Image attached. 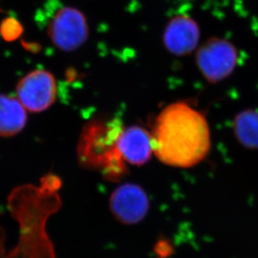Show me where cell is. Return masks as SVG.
I'll return each instance as SVG.
<instances>
[{"label":"cell","instance_id":"obj_1","mask_svg":"<svg viewBox=\"0 0 258 258\" xmlns=\"http://www.w3.org/2000/svg\"><path fill=\"white\" fill-rule=\"evenodd\" d=\"M151 138L157 158L176 168L200 164L211 149V131L206 117L184 102L171 103L159 112Z\"/></svg>","mask_w":258,"mask_h":258},{"label":"cell","instance_id":"obj_2","mask_svg":"<svg viewBox=\"0 0 258 258\" xmlns=\"http://www.w3.org/2000/svg\"><path fill=\"white\" fill-rule=\"evenodd\" d=\"M123 129L118 118L87 122L77 145V156L82 166L99 170L111 181L123 178L127 173V166L117 149V141Z\"/></svg>","mask_w":258,"mask_h":258},{"label":"cell","instance_id":"obj_3","mask_svg":"<svg viewBox=\"0 0 258 258\" xmlns=\"http://www.w3.org/2000/svg\"><path fill=\"white\" fill-rule=\"evenodd\" d=\"M238 60L236 47L228 40L211 38L199 48L196 64L211 83H217L232 74Z\"/></svg>","mask_w":258,"mask_h":258},{"label":"cell","instance_id":"obj_4","mask_svg":"<svg viewBox=\"0 0 258 258\" xmlns=\"http://www.w3.org/2000/svg\"><path fill=\"white\" fill-rule=\"evenodd\" d=\"M48 35L53 45L59 50L66 52L77 50L89 36L87 19L77 9L63 8L49 24Z\"/></svg>","mask_w":258,"mask_h":258},{"label":"cell","instance_id":"obj_5","mask_svg":"<svg viewBox=\"0 0 258 258\" xmlns=\"http://www.w3.org/2000/svg\"><path fill=\"white\" fill-rule=\"evenodd\" d=\"M17 95L23 107L30 112H43L48 109L56 98L55 77L45 70H35L18 83Z\"/></svg>","mask_w":258,"mask_h":258},{"label":"cell","instance_id":"obj_6","mask_svg":"<svg viewBox=\"0 0 258 258\" xmlns=\"http://www.w3.org/2000/svg\"><path fill=\"white\" fill-rule=\"evenodd\" d=\"M110 210L117 221L127 225L139 223L149 210V199L139 184L126 183L112 192Z\"/></svg>","mask_w":258,"mask_h":258},{"label":"cell","instance_id":"obj_7","mask_svg":"<svg viewBox=\"0 0 258 258\" xmlns=\"http://www.w3.org/2000/svg\"><path fill=\"white\" fill-rule=\"evenodd\" d=\"M197 23L186 15L172 18L164 30L163 40L168 51L177 56L187 55L196 50L200 40Z\"/></svg>","mask_w":258,"mask_h":258},{"label":"cell","instance_id":"obj_8","mask_svg":"<svg viewBox=\"0 0 258 258\" xmlns=\"http://www.w3.org/2000/svg\"><path fill=\"white\" fill-rule=\"evenodd\" d=\"M117 149L125 162L141 166L154 153L151 134L139 126L124 127L117 141Z\"/></svg>","mask_w":258,"mask_h":258},{"label":"cell","instance_id":"obj_9","mask_svg":"<svg viewBox=\"0 0 258 258\" xmlns=\"http://www.w3.org/2000/svg\"><path fill=\"white\" fill-rule=\"evenodd\" d=\"M26 122L27 115L20 101L0 95V136L11 137L19 134Z\"/></svg>","mask_w":258,"mask_h":258},{"label":"cell","instance_id":"obj_10","mask_svg":"<svg viewBox=\"0 0 258 258\" xmlns=\"http://www.w3.org/2000/svg\"><path fill=\"white\" fill-rule=\"evenodd\" d=\"M233 130L242 146L258 149V110L246 109L239 112L234 119Z\"/></svg>","mask_w":258,"mask_h":258}]
</instances>
